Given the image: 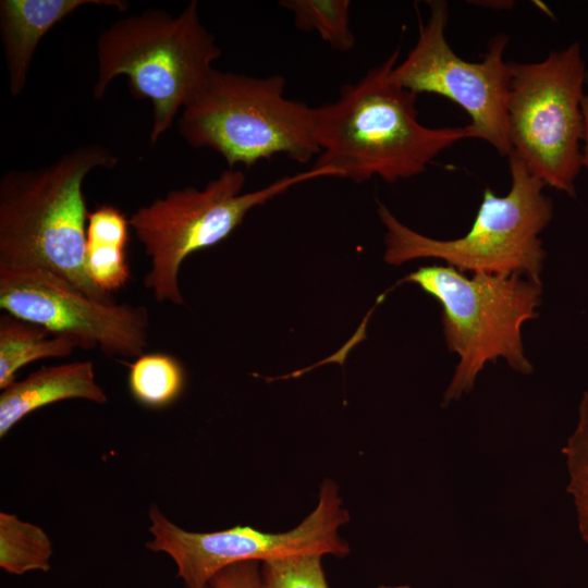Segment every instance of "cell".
I'll return each mask as SVG.
<instances>
[{
  "mask_svg": "<svg viewBox=\"0 0 588 588\" xmlns=\"http://www.w3.org/2000/svg\"><path fill=\"white\" fill-rule=\"evenodd\" d=\"M327 176L338 174L330 169L313 167L308 171L284 175L260 189L242 193L244 173L229 168L201 189H172L137 208L128 220L150 261L143 279L144 286L159 303L184 305L179 272L189 255L226 238L253 208L296 184Z\"/></svg>",
  "mask_w": 588,
  "mask_h": 588,
  "instance_id": "obj_7",
  "label": "cell"
},
{
  "mask_svg": "<svg viewBox=\"0 0 588 588\" xmlns=\"http://www.w3.org/2000/svg\"><path fill=\"white\" fill-rule=\"evenodd\" d=\"M118 162L108 148L87 144L48 166L7 171L0 180V267L46 269L98 302L114 303L85 271L83 183L93 170Z\"/></svg>",
  "mask_w": 588,
  "mask_h": 588,
  "instance_id": "obj_2",
  "label": "cell"
},
{
  "mask_svg": "<svg viewBox=\"0 0 588 588\" xmlns=\"http://www.w3.org/2000/svg\"><path fill=\"white\" fill-rule=\"evenodd\" d=\"M149 519L152 539L146 548L173 560L184 588H209L219 572L241 562L264 563L303 554L344 558L350 552L347 542L339 535L350 515L342 506L338 486L330 479L321 485L316 507L285 532L271 534L240 525L213 532L188 531L169 520L155 505Z\"/></svg>",
  "mask_w": 588,
  "mask_h": 588,
  "instance_id": "obj_9",
  "label": "cell"
},
{
  "mask_svg": "<svg viewBox=\"0 0 588 588\" xmlns=\"http://www.w3.org/2000/svg\"><path fill=\"white\" fill-rule=\"evenodd\" d=\"M562 453L569 476L567 492L573 498L580 536L588 543V387L579 403L576 427Z\"/></svg>",
  "mask_w": 588,
  "mask_h": 588,
  "instance_id": "obj_19",
  "label": "cell"
},
{
  "mask_svg": "<svg viewBox=\"0 0 588 588\" xmlns=\"http://www.w3.org/2000/svg\"><path fill=\"white\" fill-rule=\"evenodd\" d=\"M399 56L394 50L359 81L344 85L334 102L318 107L320 154L314 168L355 183L373 176L393 183L420 174L454 143L475 138L469 124L432 128L419 123L417 94L390 76Z\"/></svg>",
  "mask_w": 588,
  "mask_h": 588,
  "instance_id": "obj_1",
  "label": "cell"
},
{
  "mask_svg": "<svg viewBox=\"0 0 588 588\" xmlns=\"http://www.w3.org/2000/svg\"><path fill=\"white\" fill-rule=\"evenodd\" d=\"M0 308L109 357L136 358L148 346L146 307L98 302L46 269L0 267Z\"/></svg>",
  "mask_w": 588,
  "mask_h": 588,
  "instance_id": "obj_11",
  "label": "cell"
},
{
  "mask_svg": "<svg viewBox=\"0 0 588 588\" xmlns=\"http://www.w3.org/2000/svg\"><path fill=\"white\" fill-rule=\"evenodd\" d=\"M130 229V220L113 205H99L88 215L85 271L109 295L125 286L131 277L126 255Z\"/></svg>",
  "mask_w": 588,
  "mask_h": 588,
  "instance_id": "obj_14",
  "label": "cell"
},
{
  "mask_svg": "<svg viewBox=\"0 0 588 588\" xmlns=\"http://www.w3.org/2000/svg\"><path fill=\"white\" fill-rule=\"evenodd\" d=\"M76 348H84L81 341L54 334L47 328L12 316H0V389L15 380L17 371L38 359L64 358Z\"/></svg>",
  "mask_w": 588,
  "mask_h": 588,
  "instance_id": "obj_15",
  "label": "cell"
},
{
  "mask_svg": "<svg viewBox=\"0 0 588 588\" xmlns=\"http://www.w3.org/2000/svg\"><path fill=\"white\" fill-rule=\"evenodd\" d=\"M280 5L294 15L295 26L316 32L331 48L347 52L355 46L350 27L348 0H282Z\"/></svg>",
  "mask_w": 588,
  "mask_h": 588,
  "instance_id": "obj_18",
  "label": "cell"
},
{
  "mask_svg": "<svg viewBox=\"0 0 588 588\" xmlns=\"http://www.w3.org/2000/svg\"><path fill=\"white\" fill-rule=\"evenodd\" d=\"M124 11L121 0H1L0 34L12 96L23 93L34 52L41 38L59 22L84 5Z\"/></svg>",
  "mask_w": 588,
  "mask_h": 588,
  "instance_id": "obj_12",
  "label": "cell"
},
{
  "mask_svg": "<svg viewBox=\"0 0 588 588\" xmlns=\"http://www.w3.org/2000/svg\"><path fill=\"white\" fill-rule=\"evenodd\" d=\"M219 57L197 1L176 16L148 9L119 19L100 33L93 94L102 99L115 77L126 76L131 93L151 103L149 138L155 145L201 89Z\"/></svg>",
  "mask_w": 588,
  "mask_h": 588,
  "instance_id": "obj_3",
  "label": "cell"
},
{
  "mask_svg": "<svg viewBox=\"0 0 588 588\" xmlns=\"http://www.w3.org/2000/svg\"><path fill=\"white\" fill-rule=\"evenodd\" d=\"M186 383L182 363L171 354H142L128 364L127 387L142 406L162 409L176 402Z\"/></svg>",
  "mask_w": 588,
  "mask_h": 588,
  "instance_id": "obj_16",
  "label": "cell"
},
{
  "mask_svg": "<svg viewBox=\"0 0 588 588\" xmlns=\"http://www.w3.org/2000/svg\"><path fill=\"white\" fill-rule=\"evenodd\" d=\"M511 186L499 196L486 187L469 230L457 238L438 240L401 222L384 205L378 216L385 228L384 261L399 266L436 258L461 272L522 274L540 279L546 252L540 233L553 216L544 184L515 155L509 157Z\"/></svg>",
  "mask_w": 588,
  "mask_h": 588,
  "instance_id": "obj_6",
  "label": "cell"
},
{
  "mask_svg": "<svg viewBox=\"0 0 588 588\" xmlns=\"http://www.w3.org/2000/svg\"><path fill=\"white\" fill-rule=\"evenodd\" d=\"M285 78L254 77L213 69L182 110L179 132L194 148H209L226 161L250 167L285 155L307 163L320 154L318 108L285 97Z\"/></svg>",
  "mask_w": 588,
  "mask_h": 588,
  "instance_id": "obj_5",
  "label": "cell"
},
{
  "mask_svg": "<svg viewBox=\"0 0 588 588\" xmlns=\"http://www.w3.org/2000/svg\"><path fill=\"white\" fill-rule=\"evenodd\" d=\"M581 112H583L581 167L588 168V73L586 77L585 94L581 101Z\"/></svg>",
  "mask_w": 588,
  "mask_h": 588,
  "instance_id": "obj_22",
  "label": "cell"
},
{
  "mask_svg": "<svg viewBox=\"0 0 588 588\" xmlns=\"http://www.w3.org/2000/svg\"><path fill=\"white\" fill-rule=\"evenodd\" d=\"M52 544L39 526L0 513V567L11 575L50 569Z\"/></svg>",
  "mask_w": 588,
  "mask_h": 588,
  "instance_id": "obj_17",
  "label": "cell"
},
{
  "mask_svg": "<svg viewBox=\"0 0 588 588\" xmlns=\"http://www.w3.org/2000/svg\"><path fill=\"white\" fill-rule=\"evenodd\" d=\"M429 16L419 22L418 37L407 57L396 63L391 78L415 93L443 96L457 103L470 118L475 138L490 144L509 157L507 96L510 62L504 60L509 37H493L480 62L457 56L446 40L448 3L427 1Z\"/></svg>",
  "mask_w": 588,
  "mask_h": 588,
  "instance_id": "obj_10",
  "label": "cell"
},
{
  "mask_svg": "<svg viewBox=\"0 0 588 588\" xmlns=\"http://www.w3.org/2000/svg\"><path fill=\"white\" fill-rule=\"evenodd\" d=\"M72 399L97 404L108 401L89 360L42 367L14 381L0 394V438L36 409Z\"/></svg>",
  "mask_w": 588,
  "mask_h": 588,
  "instance_id": "obj_13",
  "label": "cell"
},
{
  "mask_svg": "<svg viewBox=\"0 0 588 588\" xmlns=\"http://www.w3.org/2000/svg\"><path fill=\"white\" fill-rule=\"evenodd\" d=\"M322 558L303 554L260 563L261 588H329Z\"/></svg>",
  "mask_w": 588,
  "mask_h": 588,
  "instance_id": "obj_20",
  "label": "cell"
},
{
  "mask_svg": "<svg viewBox=\"0 0 588 588\" xmlns=\"http://www.w3.org/2000/svg\"><path fill=\"white\" fill-rule=\"evenodd\" d=\"M403 281L418 285L441 306L448 348L458 356L444 403L474 388L488 363L499 358L522 375L534 368L526 356L522 330L539 316L541 279L522 274L466 273L446 265L421 267Z\"/></svg>",
  "mask_w": 588,
  "mask_h": 588,
  "instance_id": "obj_4",
  "label": "cell"
},
{
  "mask_svg": "<svg viewBox=\"0 0 588 588\" xmlns=\"http://www.w3.org/2000/svg\"><path fill=\"white\" fill-rule=\"evenodd\" d=\"M510 68L511 154L546 186L575 197L588 73L579 44L551 51L539 62H510Z\"/></svg>",
  "mask_w": 588,
  "mask_h": 588,
  "instance_id": "obj_8",
  "label": "cell"
},
{
  "mask_svg": "<svg viewBox=\"0 0 588 588\" xmlns=\"http://www.w3.org/2000/svg\"><path fill=\"white\" fill-rule=\"evenodd\" d=\"M378 588H411V587L406 585H401V586H380Z\"/></svg>",
  "mask_w": 588,
  "mask_h": 588,
  "instance_id": "obj_23",
  "label": "cell"
},
{
  "mask_svg": "<svg viewBox=\"0 0 588 588\" xmlns=\"http://www.w3.org/2000/svg\"><path fill=\"white\" fill-rule=\"evenodd\" d=\"M209 588H261L260 565L257 562H241L219 572Z\"/></svg>",
  "mask_w": 588,
  "mask_h": 588,
  "instance_id": "obj_21",
  "label": "cell"
}]
</instances>
